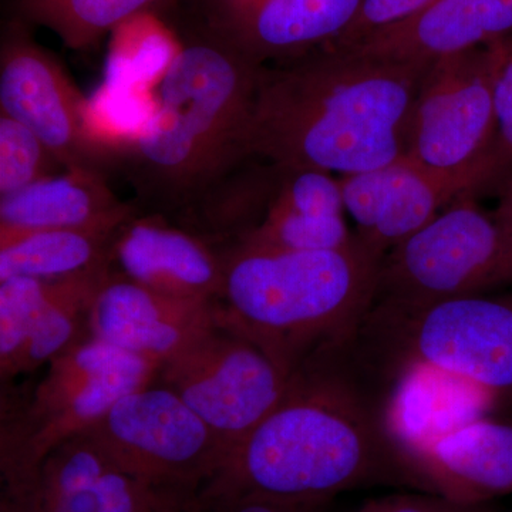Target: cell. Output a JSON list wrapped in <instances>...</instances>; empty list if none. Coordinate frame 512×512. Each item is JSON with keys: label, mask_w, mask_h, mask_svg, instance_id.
I'll return each mask as SVG.
<instances>
[{"label": "cell", "mask_w": 512, "mask_h": 512, "mask_svg": "<svg viewBox=\"0 0 512 512\" xmlns=\"http://www.w3.org/2000/svg\"><path fill=\"white\" fill-rule=\"evenodd\" d=\"M140 134L119 144L116 173L138 210L173 224L249 158L247 137L259 69L205 37L177 36Z\"/></svg>", "instance_id": "obj_3"}, {"label": "cell", "mask_w": 512, "mask_h": 512, "mask_svg": "<svg viewBox=\"0 0 512 512\" xmlns=\"http://www.w3.org/2000/svg\"><path fill=\"white\" fill-rule=\"evenodd\" d=\"M110 269L69 278L43 279L42 293L33 312L28 335L5 380L30 373L52 362L83 339L89 338V313L94 295Z\"/></svg>", "instance_id": "obj_19"}, {"label": "cell", "mask_w": 512, "mask_h": 512, "mask_svg": "<svg viewBox=\"0 0 512 512\" xmlns=\"http://www.w3.org/2000/svg\"><path fill=\"white\" fill-rule=\"evenodd\" d=\"M190 504L119 466L84 431L53 448L15 487L0 512H161Z\"/></svg>", "instance_id": "obj_12"}, {"label": "cell", "mask_w": 512, "mask_h": 512, "mask_svg": "<svg viewBox=\"0 0 512 512\" xmlns=\"http://www.w3.org/2000/svg\"><path fill=\"white\" fill-rule=\"evenodd\" d=\"M356 241L345 214L289 210L272 200L261 222L232 245L279 251H333L348 248Z\"/></svg>", "instance_id": "obj_22"}, {"label": "cell", "mask_w": 512, "mask_h": 512, "mask_svg": "<svg viewBox=\"0 0 512 512\" xmlns=\"http://www.w3.org/2000/svg\"><path fill=\"white\" fill-rule=\"evenodd\" d=\"M510 36L512 0H434L412 18L339 49L431 64Z\"/></svg>", "instance_id": "obj_17"}, {"label": "cell", "mask_w": 512, "mask_h": 512, "mask_svg": "<svg viewBox=\"0 0 512 512\" xmlns=\"http://www.w3.org/2000/svg\"><path fill=\"white\" fill-rule=\"evenodd\" d=\"M66 171L39 137L0 113V198Z\"/></svg>", "instance_id": "obj_23"}, {"label": "cell", "mask_w": 512, "mask_h": 512, "mask_svg": "<svg viewBox=\"0 0 512 512\" xmlns=\"http://www.w3.org/2000/svg\"><path fill=\"white\" fill-rule=\"evenodd\" d=\"M363 0H174L157 19L175 37H205L255 66L332 45Z\"/></svg>", "instance_id": "obj_11"}, {"label": "cell", "mask_w": 512, "mask_h": 512, "mask_svg": "<svg viewBox=\"0 0 512 512\" xmlns=\"http://www.w3.org/2000/svg\"><path fill=\"white\" fill-rule=\"evenodd\" d=\"M109 262L110 271L174 298L218 302L221 296L220 249L160 215L138 210L123 222Z\"/></svg>", "instance_id": "obj_13"}, {"label": "cell", "mask_w": 512, "mask_h": 512, "mask_svg": "<svg viewBox=\"0 0 512 512\" xmlns=\"http://www.w3.org/2000/svg\"><path fill=\"white\" fill-rule=\"evenodd\" d=\"M355 512H500L493 503L468 504L437 494H394L363 504Z\"/></svg>", "instance_id": "obj_26"}, {"label": "cell", "mask_w": 512, "mask_h": 512, "mask_svg": "<svg viewBox=\"0 0 512 512\" xmlns=\"http://www.w3.org/2000/svg\"><path fill=\"white\" fill-rule=\"evenodd\" d=\"M15 16L0 35V113L32 130L66 170L116 173L119 144L96 133L89 106L62 64Z\"/></svg>", "instance_id": "obj_10"}, {"label": "cell", "mask_w": 512, "mask_h": 512, "mask_svg": "<svg viewBox=\"0 0 512 512\" xmlns=\"http://www.w3.org/2000/svg\"><path fill=\"white\" fill-rule=\"evenodd\" d=\"M343 350H320L293 370L284 396L229 451L194 512L248 495L333 500L360 485L406 478L386 417L349 380Z\"/></svg>", "instance_id": "obj_2"}, {"label": "cell", "mask_w": 512, "mask_h": 512, "mask_svg": "<svg viewBox=\"0 0 512 512\" xmlns=\"http://www.w3.org/2000/svg\"><path fill=\"white\" fill-rule=\"evenodd\" d=\"M161 512H188L187 510H183V508H171V510H165Z\"/></svg>", "instance_id": "obj_29"}, {"label": "cell", "mask_w": 512, "mask_h": 512, "mask_svg": "<svg viewBox=\"0 0 512 512\" xmlns=\"http://www.w3.org/2000/svg\"><path fill=\"white\" fill-rule=\"evenodd\" d=\"M434 0H363L355 20L336 42L326 47H348L359 40L412 18Z\"/></svg>", "instance_id": "obj_24"}, {"label": "cell", "mask_w": 512, "mask_h": 512, "mask_svg": "<svg viewBox=\"0 0 512 512\" xmlns=\"http://www.w3.org/2000/svg\"><path fill=\"white\" fill-rule=\"evenodd\" d=\"M494 70L493 43L437 60L414 106L404 158L466 195L512 163L498 137Z\"/></svg>", "instance_id": "obj_6"}, {"label": "cell", "mask_w": 512, "mask_h": 512, "mask_svg": "<svg viewBox=\"0 0 512 512\" xmlns=\"http://www.w3.org/2000/svg\"><path fill=\"white\" fill-rule=\"evenodd\" d=\"M215 316L217 302L174 298L109 271L93 298L89 333L161 366Z\"/></svg>", "instance_id": "obj_15"}, {"label": "cell", "mask_w": 512, "mask_h": 512, "mask_svg": "<svg viewBox=\"0 0 512 512\" xmlns=\"http://www.w3.org/2000/svg\"><path fill=\"white\" fill-rule=\"evenodd\" d=\"M220 252L218 315L291 373L320 350L348 348L375 301L382 258L359 238L333 251Z\"/></svg>", "instance_id": "obj_4"}, {"label": "cell", "mask_w": 512, "mask_h": 512, "mask_svg": "<svg viewBox=\"0 0 512 512\" xmlns=\"http://www.w3.org/2000/svg\"><path fill=\"white\" fill-rule=\"evenodd\" d=\"M84 433L119 466L194 512L228 451L178 394L153 380L117 400Z\"/></svg>", "instance_id": "obj_8"}, {"label": "cell", "mask_w": 512, "mask_h": 512, "mask_svg": "<svg viewBox=\"0 0 512 512\" xmlns=\"http://www.w3.org/2000/svg\"><path fill=\"white\" fill-rule=\"evenodd\" d=\"M493 215L497 218V221L512 234V178L505 184L504 190L500 195V201H498L497 208H495Z\"/></svg>", "instance_id": "obj_28"}, {"label": "cell", "mask_w": 512, "mask_h": 512, "mask_svg": "<svg viewBox=\"0 0 512 512\" xmlns=\"http://www.w3.org/2000/svg\"><path fill=\"white\" fill-rule=\"evenodd\" d=\"M137 211L136 202L114 194L106 175L66 170L0 198V248L35 232L116 229Z\"/></svg>", "instance_id": "obj_18"}, {"label": "cell", "mask_w": 512, "mask_h": 512, "mask_svg": "<svg viewBox=\"0 0 512 512\" xmlns=\"http://www.w3.org/2000/svg\"><path fill=\"white\" fill-rule=\"evenodd\" d=\"M332 500H285V498L248 497L225 501L204 512H328Z\"/></svg>", "instance_id": "obj_27"}, {"label": "cell", "mask_w": 512, "mask_h": 512, "mask_svg": "<svg viewBox=\"0 0 512 512\" xmlns=\"http://www.w3.org/2000/svg\"><path fill=\"white\" fill-rule=\"evenodd\" d=\"M291 376L217 309L207 329L161 363L156 380L183 399L229 454L274 409Z\"/></svg>", "instance_id": "obj_9"}, {"label": "cell", "mask_w": 512, "mask_h": 512, "mask_svg": "<svg viewBox=\"0 0 512 512\" xmlns=\"http://www.w3.org/2000/svg\"><path fill=\"white\" fill-rule=\"evenodd\" d=\"M116 229H55L35 232L0 248V281L59 279L110 269Z\"/></svg>", "instance_id": "obj_21"}, {"label": "cell", "mask_w": 512, "mask_h": 512, "mask_svg": "<svg viewBox=\"0 0 512 512\" xmlns=\"http://www.w3.org/2000/svg\"><path fill=\"white\" fill-rule=\"evenodd\" d=\"M407 481L468 504L512 494V424L476 417L407 451Z\"/></svg>", "instance_id": "obj_14"}, {"label": "cell", "mask_w": 512, "mask_h": 512, "mask_svg": "<svg viewBox=\"0 0 512 512\" xmlns=\"http://www.w3.org/2000/svg\"><path fill=\"white\" fill-rule=\"evenodd\" d=\"M494 111L498 137L505 153L512 158V40L511 37L493 43Z\"/></svg>", "instance_id": "obj_25"}, {"label": "cell", "mask_w": 512, "mask_h": 512, "mask_svg": "<svg viewBox=\"0 0 512 512\" xmlns=\"http://www.w3.org/2000/svg\"><path fill=\"white\" fill-rule=\"evenodd\" d=\"M357 336L400 372L426 369L488 396L512 392V292L423 303L375 301Z\"/></svg>", "instance_id": "obj_5"}, {"label": "cell", "mask_w": 512, "mask_h": 512, "mask_svg": "<svg viewBox=\"0 0 512 512\" xmlns=\"http://www.w3.org/2000/svg\"><path fill=\"white\" fill-rule=\"evenodd\" d=\"M507 286L512 234L466 195L384 255L375 301L423 303Z\"/></svg>", "instance_id": "obj_7"}, {"label": "cell", "mask_w": 512, "mask_h": 512, "mask_svg": "<svg viewBox=\"0 0 512 512\" xmlns=\"http://www.w3.org/2000/svg\"><path fill=\"white\" fill-rule=\"evenodd\" d=\"M431 64L323 47L262 66L249 156L342 177L402 160Z\"/></svg>", "instance_id": "obj_1"}, {"label": "cell", "mask_w": 512, "mask_h": 512, "mask_svg": "<svg viewBox=\"0 0 512 512\" xmlns=\"http://www.w3.org/2000/svg\"><path fill=\"white\" fill-rule=\"evenodd\" d=\"M174 0H9V15L55 33L70 50L86 52L110 32L143 16H160Z\"/></svg>", "instance_id": "obj_20"}, {"label": "cell", "mask_w": 512, "mask_h": 512, "mask_svg": "<svg viewBox=\"0 0 512 512\" xmlns=\"http://www.w3.org/2000/svg\"><path fill=\"white\" fill-rule=\"evenodd\" d=\"M339 181L345 210L355 221L356 237L382 259L448 205L466 197L450 181L404 157L386 167L346 175Z\"/></svg>", "instance_id": "obj_16"}, {"label": "cell", "mask_w": 512, "mask_h": 512, "mask_svg": "<svg viewBox=\"0 0 512 512\" xmlns=\"http://www.w3.org/2000/svg\"><path fill=\"white\" fill-rule=\"evenodd\" d=\"M510 37H511V40H512V36H510Z\"/></svg>", "instance_id": "obj_30"}]
</instances>
